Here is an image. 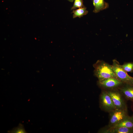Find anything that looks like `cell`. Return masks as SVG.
<instances>
[{
    "mask_svg": "<svg viewBox=\"0 0 133 133\" xmlns=\"http://www.w3.org/2000/svg\"><path fill=\"white\" fill-rule=\"evenodd\" d=\"M94 74L98 81L110 78L117 79L112 66L102 60H98L93 65Z\"/></svg>",
    "mask_w": 133,
    "mask_h": 133,
    "instance_id": "6da1fadb",
    "label": "cell"
},
{
    "mask_svg": "<svg viewBox=\"0 0 133 133\" xmlns=\"http://www.w3.org/2000/svg\"><path fill=\"white\" fill-rule=\"evenodd\" d=\"M112 66L117 79L124 83L133 84V77L128 75L118 61L113 60Z\"/></svg>",
    "mask_w": 133,
    "mask_h": 133,
    "instance_id": "7a4b0ae2",
    "label": "cell"
},
{
    "mask_svg": "<svg viewBox=\"0 0 133 133\" xmlns=\"http://www.w3.org/2000/svg\"><path fill=\"white\" fill-rule=\"evenodd\" d=\"M106 90L111 97L116 109H127L123 96L118 89Z\"/></svg>",
    "mask_w": 133,
    "mask_h": 133,
    "instance_id": "3957f363",
    "label": "cell"
},
{
    "mask_svg": "<svg viewBox=\"0 0 133 133\" xmlns=\"http://www.w3.org/2000/svg\"><path fill=\"white\" fill-rule=\"evenodd\" d=\"M100 107L104 111L110 113L116 109L111 98L105 90H102L99 98Z\"/></svg>",
    "mask_w": 133,
    "mask_h": 133,
    "instance_id": "277c9868",
    "label": "cell"
},
{
    "mask_svg": "<svg viewBox=\"0 0 133 133\" xmlns=\"http://www.w3.org/2000/svg\"><path fill=\"white\" fill-rule=\"evenodd\" d=\"M97 83L103 90H108L118 89L124 83L117 79L110 78L98 81Z\"/></svg>",
    "mask_w": 133,
    "mask_h": 133,
    "instance_id": "5b68a950",
    "label": "cell"
},
{
    "mask_svg": "<svg viewBox=\"0 0 133 133\" xmlns=\"http://www.w3.org/2000/svg\"><path fill=\"white\" fill-rule=\"evenodd\" d=\"M110 113L109 124L106 126L107 127H113L120 122L127 115V109H116Z\"/></svg>",
    "mask_w": 133,
    "mask_h": 133,
    "instance_id": "8992f818",
    "label": "cell"
},
{
    "mask_svg": "<svg viewBox=\"0 0 133 133\" xmlns=\"http://www.w3.org/2000/svg\"><path fill=\"white\" fill-rule=\"evenodd\" d=\"M118 89L123 97L133 101V84L124 83Z\"/></svg>",
    "mask_w": 133,
    "mask_h": 133,
    "instance_id": "52a82bcc",
    "label": "cell"
},
{
    "mask_svg": "<svg viewBox=\"0 0 133 133\" xmlns=\"http://www.w3.org/2000/svg\"><path fill=\"white\" fill-rule=\"evenodd\" d=\"M102 133H133V128L124 127H105L100 130Z\"/></svg>",
    "mask_w": 133,
    "mask_h": 133,
    "instance_id": "ba28073f",
    "label": "cell"
},
{
    "mask_svg": "<svg viewBox=\"0 0 133 133\" xmlns=\"http://www.w3.org/2000/svg\"><path fill=\"white\" fill-rule=\"evenodd\" d=\"M120 127L133 128V118L132 116H130L128 115L119 123L110 127Z\"/></svg>",
    "mask_w": 133,
    "mask_h": 133,
    "instance_id": "9c48e42d",
    "label": "cell"
},
{
    "mask_svg": "<svg viewBox=\"0 0 133 133\" xmlns=\"http://www.w3.org/2000/svg\"><path fill=\"white\" fill-rule=\"evenodd\" d=\"M93 1L94 7L93 12L94 13H97L108 7V4L104 0H93Z\"/></svg>",
    "mask_w": 133,
    "mask_h": 133,
    "instance_id": "30bf717a",
    "label": "cell"
},
{
    "mask_svg": "<svg viewBox=\"0 0 133 133\" xmlns=\"http://www.w3.org/2000/svg\"><path fill=\"white\" fill-rule=\"evenodd\" d=\"M88 12V11L86 10V8L84 7L79 8L75 10H74L72 12L73 14V18H80L87 14Z\"/></svg>",
    "mask_w": 133,
    "mask_h": 133,
    "instance_id": "8fae6325",
    "label": "cell"
},
{
    "mask_svg": "<svg viewBox=\"0 0 133 133\" xmlns=\"http://www.w3.org/2000/svg\"><path fill=\"white\" fill-rule=\"evenodd\" d=\"M122 66L127 72H132L133 71V62L125 63L122 65Z\"/></svg>",
    "mask_w": 133,
    "mask_h": 133,
    "instance_id": "7c38bea8",
    "label": "cell"
},
{
    "mask_svg": "<svg viewBox=\"0 0 133 133\" xmlns=\"http://www.w3.org/2000/svg\"><path fill=\"white\" fill-rule=\"evenodd\" d=\"M11 133H26L23 125L19 124L18 126L15 128H14L11 131H9Z\"/></svg>",
    "mask_w": 133,
    "mask_h": 133,
    "instance_id": "4fadbf2b",
    "label": "cell"
},
{
    "mask_svg": "<svg viewBox=\"0 0 133 133\" xmlns=\"http://www.w3.org/2000/svg\"><path fill=\"white\" fill-rule=\"evenodd\" d=\"M83 0H74V3L71 9L74 10L77 8L84 7Z\"/></svg>",
    "mask_w": 133,
    "mask_h": 133,
    "instance_id": "5bb4252c",
    "label": "cell"
},
{
    "mask_svg": "<svg viewBox=\"0 0 133 133\" xmlns=\"http://www.w3.org/2000/svg\"><path fill=\"white\" fill-rule=\"evenodd\" d=\"M68 1L71 2H73L74 0H67Z\"/></svg>",
    "mask_w": 133,
    "mask_h": 133,
    "instance_id": "9a60e30c",
    "label": "cell"
},
{
    "mask_svg": "<svg viewBox=\"0 0 133 133\" xmlns=\"http://www.w3.org/2000/svg\"><path fill=\"white\" fill-rule=\"evenodd\" d=\"M132 117H133V116H132Z\"/></svg>",
    "mask_w": 133,
    "mask_h": 133,
    "instance_id": "2e32d148",
    "label": "cell"
}]
</instances>
